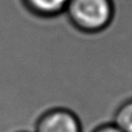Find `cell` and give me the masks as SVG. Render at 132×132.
Wrapping results in <instances>:
<instances>
[{"instance_id":"obj_1","label":"cell","mask_w":132,"mask_h":132,"mask_svg":"<svg viewBox=\"0 0 132 132\" xmlns=\"http://www.w3.org/2000/svg\"><path fill=\"white\" fill-rule=\"evenodd\" d=\"M114 13L113 0H69L65 10L69 23L87 34L106 30L112 22Z\"/></svg>"},{"instance_id":"obj_2","label":"cell","mask_w":132,"mask_h":132,"mask_svg":"<svg viewBox=\"0 0 132 132\" xmlns=\"http://www.w3.org/2000/svg\"><path fill=\"white\" fill-rule=\"evenodd\" d=\"M33 132H82V125L73 110L54 107L39 116Z\"/></svg>"},{"instance_id":"obj_3","label":"cell","mask_w":132,"mask_h":132,"mask_svg":"<svg viewBox=\"0 0 132 132\" xmlns=\"http://www.w3.org/2000/svg\"><path fill=\"white\" fill-rule=\"evenodd\" d=\"M29 13L42 19L56 18L65 13L69 0H20Z\"/></svg>"},{"instance_id":"obj_4","label":"cell","mask_w":132,"mask_h":132,"mask_svg":"<svg viewBox=\"0 0 132 132\" xmlns=\"http://www.w3.org/2000/svg\"><path fill=\"white\" fill-rule=\"evenodd\" d=\"M112 123L122 132H132V97L123 100L113 112Z\"/></svg>"},{"instance_id":"obj_5","label":"cell","mask_w":132,"mask_h":132,"mask_svg":"<svg viewBox=\"0 0 132 132\" xmlns=\"http://www.w3.org/2000/svg\"><path fill=\"white\" fill-rule=\"evenodd\" d=\"M92 132H122V131L117 126H114L112 122H107L97 126L95 129H93Z\"/></svg>"},{"instance_id":"obj_6","label":"cell","mask_w":132,"mask_h":132,"mask_svg":"<svg viewBox=\"0 0 132 132\" xmlns=\"http://www.w3.org/2000/svg\"><path fill=\"white\" fill-rule=\"evenodd\" d=\"M19 132H27V131H19Z\"/></svg>"}]
</instances>
